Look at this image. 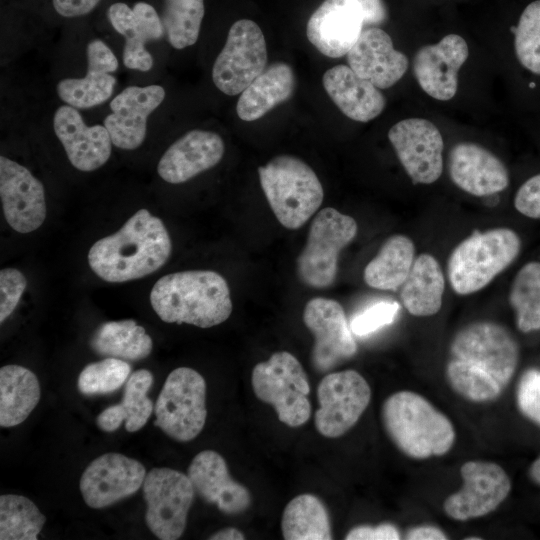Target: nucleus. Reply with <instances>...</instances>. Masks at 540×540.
Returning <instances> with one entry per match:
<instances>
[{"instance_id": "1", "label": "nucleus", "mask_w": 540, "mask_h": 540, "mask_svg": "<svg viewBox=\"0 0 540 540\" xmlns=\"http://www.w3.org/2000/svg\"><path fill=\"white\" fill-rule=\"evenodd\" d=\"M519 360L515 338L492 321L472 322L454 335L445 375L462 398L486 403L496 400L512 379Z\"/></svg>"}, {"instance_id": "2", "label": "nucleus", "mask_w": 540, "mask_h": 540, "mask_svg": "<svg viewBox=\"0 0 540 540\" xmlns=\"http://www.w3.org/2000/svg\"><path fill=\"white\" fill-rule=\"evenodd\" d=\"M171 251L170 235L162 220L140 209L117 232L91 246L88 263L102 280L122 283L157 271Z\"/></svg>"}, {"instance_id": "3", "label": "nucleus", "mask_w": 540, "mask_h": 540, "mask_svg": "<svg viewBox=\"0 0 540 540\" xmlns=\"http://www.w3.org/2000/svg\"><path fill=\"white\" fill-rule=\"evenodd\" d=\"M150 303L162 321L200 328L223 323L233 308L227 281L210 270H188L161 277L150 292Z\"/></svg>"}, {"instance_id": "4", "label": "nucleus", "mask_w": 540, "mask_h": 540, "mask_svg": "<svg viewBox=\"0 0 540 540\" xmlns=\"http://www.w3.org/2000/svg\"><path fill=\"white\" fill-rule=\"evenodd\" d=\"M381 419L392 443L413 459L443 456L455 443L456 433L449 418L413 391L390 395L382 405Z\"/></svg>"}, {"instance_id": "5", "label": "nucleus", "mask_w": 540, "mask_h": 540, "mask_svg": "<svg viewBox=\"0 0 540 540\" xmlns=\"http://www.w3.org/2000/svg\"><path fill=\"white\" fill-rule=\"evenodd\" d=\"M260 185L275 217L287 229L303 226L324 199L323 186L303 160L279 155L258 168Z\"/></svg>"}, {"instance_id": "6", "label": "nucleus", "mask_w": 540, "mask_h": 540, "mask_svg": "<svg viewBox=\"0 0 540 540\" xmlns=\"http://www.w3.org/2000/svg\"><path fill=\"white\" fill-rule=\"evenodd\" d=\"M521 241L509 228L474 232L462 240L448 260V278L459 295L473 294L486 287L516 259Z\"/></svg>"}, {"instance_id": "7", "label": "nucleus", "mask_w": 540, "mask_h": 540, "mask_svg": "<svg viewBox=\"0 0 540 540\" xmlns=\"http://www.w3.org/2000/svg\"><path fill=\"white\" fill-rule=\"evenodd\" d=\"M251 384L255 396L271 405L283 424L295 428L309 420L310 383L303 366L290 352H275L268 360L257 363Z\"/></svg>"}, {"instance_id": "8", "label": "nucleus", "mask_w": 540, "mask_h": 540, "mask_svg": "<svg viewBox=\"0 0 540 540\" xmlns=\"http://www.w3.org/2000/svg\"><path fill=\"white\" fill-rule=\"evenodd\" d=\"M357 231V222L351 216L332 207L319 211L296 261L300 280L316 289L330 287L336 279L339 254L352 242Z\"/></svg>"}, {"instance_id": "9", "label": "nucleus", "mask_w": 540, "mask_h": 540, "mask_svg": "<svg viewBox=\"0 0 540 540\" xmlns=\"http://www.w3.org/2000/svg\"><path fill=\"white\" fill-rule=\"evenodd\" d=\"M154 413V425L170 438L179 442L196 438L207 417L203 376L189 367L174 369L159 393Z\"/></svg>"}, {"instance_id": "10", "label": "nucleus", "mask_w": 540, "mask_h": 540, "mask_svg": "<svg viewBox=\"0 0 540 540\" xmlns=\"http://www.w3.org/2000/svg\"><path fill=\"white\" fill-rule=\"evenodd\" d=\"M142 489L148 529L161 540L179 539L195 496L188 475L171 468H153L147 472Z\"/></svg>"}, {"instance_id": "11", "label": "nucleus", "mask_w": 540, "mask_h": 540, "mask_svg": "<svg viewBox=\"0 0 540 540\" xmlns=\"http://www.w3.org/2000/svg\"><path fill=\"white\" fill-rule=\"evenodd\" d=\"M266 40L261 28L252 20L233 23L224 47L212 67V80L222 93L234 96L253 82L266 68Z\"/></svg>"}, {"instance_id": "12", "label": "nucleus", "mask_w": 540, "mask_h": 540, "mask_svg": "<svg viewBox=\"0 0 540 540\" xmlns=\"http://www.w3.org/2000/svg\"><path fill=\"white\" fill-rule=\"evenodd\" d=\"M317 398L316 430L326 438H338L348 432L367 409L371 388L355 370L332 372L320 381Z\"/></svg>"}, {"instance_id": "13", "label": "nucleus", "mask_w": 540, "mask_h": 540, "mask_svg": "<svg viewBox=\"0 0 540 540\" xmlns=\"http://www.w3.org/2000/svg\"><path fill=\"white\" fill-rule=\"evenodd\" d=\"M303 322L313 334L311 363L319 373H327L357 353L345 311L334 299L316 297L307 302Z\"/></svg>"}, {"instance_id": "14", "label": "nucleus", "mask_w": 540, "mask_h": 540, "mask_svg": "<svg viewBox=\"0 0 540 540\" xmlns=\"http://www.w3.org/2000/svg\"><path fill=\"white\" fill-rule=\"evenodd\" d=\"M463 485L444 503L445 514L456 521L480 518L495 511L508 497L511 480L497 463L483 460L465 462L460 468Z\"/></svg>"}, {"instance_id": "15", "label": "nucleus", "mask_w": 540, "mask_h": 540, "mask_svg": "<svg viewBox=\"0 0 540 540\" xmlns=\"http://www.w3.org/2000/svg\"><path fill=\"white\" fill-rule=\"evenodd\" d=\"M388 138L414 184H431L443 172L444 142L429 120L407 118L394 124Z\"/></svg>"}, {"instance_id": "16", "label": "nucleus", "mask_w": 540, "mask_h": 540, "mask_svg": "<svg viewBox=\"0 0 540 540\" xmlns=\"http://www.w3.org/2000/svg\"><path fill=\"white\" fill-rule=\"evenodd\" d=\"M146 474L139 461L119 453H106L86 467L79 487L85 503L101 509L137 492Z\"/></svg>"}, {"instance_id": "17", "label": "nucleus", "mask_w": 540, "mask_h": 540, "mask_svg": "<svg viewBox=\"0 0 540 540\" xmlns=\"http://www.w3.org/2000/svg\"><path fill=\"white\" fill-rule=\"evenodd\" d=\"M0 198L4 217L19 233L37 230L46 218V198L42 182L25 166L0 157Z\"/></svg>"}, {"instance_id": "18", "label": "nucleus", "mask_w": 540, "mask_h": 540, "mask_svg": "<svg viewBox=\"0 0 540 540\" xmlns=\"http://www.w3.org/2000/svg\"><path fill=\"white\" fill-rule=\"evenodd\" d=\"M161 85H132L123 89L110 102L111 113L103 121L112 143L119 149L135 150L147 134V120L165 99Z\"/></svg>"}, {"instance_id": "19", "label": "nucleus", "mask_w": 540, "mask_h": 540, "mask_svg": "<svg viewBox=\"0 0 540 540\" xmlns=\"http://www.w3.org/2000/svg\"><path fill=\"white\" fill-rule=\"evenodd\" d=\"M364 24L357 0H325L308 19L306 34L321 54L340 58L354 46Z\"/></svg>"}, {"instance_id": "20", "label": "nucleus", "mask_w": 540, "mask_h": 540, "mask_svg": "<svg viewBox=\"0 0 540 540\" xmlns=\"http://www.w3.org/2000/svg\"><path fill=\"white\" fill-rule=\"evenodd\" d=\"M468 55L465 39L457 34L446 35L436 44L421 47L413 60L419 86L436 100H450L457 92L458 71Z\"/></svg>"}, {"instance_id": "21", "label": "nucleus", "mask_w": 540, "mask_h": 540, "mask_svg": "<svg viewBox=\"0 0 540 540\" xmlns=\"http://www.w3.org/2000/svg\"><path fill=\"white\" fill-rule=\"evenodd\" d=\"M53 129L76 169L91 172L109 160L113 143L108 130L100 124L88 126L77 108L68 104L58 107Z\"/></svg>"}, {"instance_id": "22", "label": "nucleus", "mask_w": 540, "mask_h": 540, "mask_svg": "<svg viewBox=\"0 0 540 540\" xmlns=\"http://www.w3.org/2000/svg\"><path fill=\"white\" fill-rule=\"evenodd\" d=\"M187 475L195 494L224 514H241L251 506V493L230 476L225 459L216 451L199 452L192 459Z\"/></svg>"}, {"instance_id": "23", "label": "nucleus", "mask_w": 540, "mask_h": 540, "mask_svg": "<svg viewBox=\"0 0 540 540\" xmlns=\"http://www.w3.org/2000/svg\"><path fill=\"white\" fill-rule=\"evenodd\" d=\"M225 152L220 135L194 129L173 142L157 164L159 176L167 183H184L216 166Z\"/></svg>"}, {"instance_id": "24", "label": "nucleus", "mask_w": 540, "mask_h": 540, "mask_svg": "<svg viewBox=\"0 0 540 540\" xmlns=\"http://www.w3.org/2000/svg\"><path fill=\"white\" fill-rule=\"evenodd\" d=\"M87 72L83 78H64L57 83L58 97L77 109H89L106 102L113 94L118 59L108 45L100 39L90 41L86 47Z\"/></svg>"}, {"instance_id": "25", "label": "nucleus", "mask_w": 540, "mask_h": 540, "mask_svg": "<svg viewBox=\"0 0 540 540\" xmlns=\"http://www.w3.org/2000/svg\"><path fill=\"white\" fill-rule=\"evenodd\" d=\"M348 66L379 89L396 84L408 68V59L396 50L390 35L378 27L362 31L347 53Z\"/></svg>"}, {"instance_id": "26", "label": "nucleus", "mask_w": 540, "mask_h": 540, "mask_svg": "<svg viewBox=\"0 0 540 540\" xmlns=\"http://www.w3.org/2000/svg\"><path fill=\"white\" fill-rule=\"evenodd\" d=\"M448 167L453 183L474 196L501 192L509 184V173L503 162L476 143L456 144L449 153Z\"/></svg>"}, {"instance_id": "27", "label": "nucleus", "mask_w": 540, "mask_h": 540, "mask_svg": "<svg viewBox=\"0 0 540 540\" xmlns=\"http://www.w3.org/2000/svg\"><path fill=\"white\" fill-rule=\"evenodd\" d=\"M325 91L340 111L358 122H369L384 110L386 99L380 89L357 75L348 65L328 69L322 78Z\"/></svg>"}, {"instance_id": "28", "label": "nucleus", "mask_w": 540, "mask_h": 540, "mask_svg": "<svg viewBox=\"0 0 540 540\" xmlns=\"http://www.w3.org/2000/svg\"><path fill=\"white\" fill-rule=\"evenodd\" d=\"M294 89L292 68L285 62H275L242 91L236 105L237 115L243 121H255L287 101Z\"/></svg>"}, {"instance_id": "29", "label": "nucleus", "mask_w": 540, "mask_h": 540, "mask_svg": "<svg viewBox=\"0 0 540 540\" xmlns=\"http://www.w3.org/2000/svg\"><path fill=\"white\" fill-rule=\"evenodd\" d=\"M444 290L445 278L438 261L423 253L415 258L401 286L400 298L411 315L428 317L440 310Z\"/></svg>"}, {"instance_id": "30", "label": "nucleus", "mask_w": 540, "mask_h": 540, "mask_svg": "<svg viewBox=\"0 0 540 540\" xmlns=\"http://www.w3.org/2000/svg\"><path fill=\"white\" fill-rule=\"evenodd\" d=\"M153 380L149 370L133 372L126 381L122 402L104 409L97 416V426L105 432L117 430L123 422L128 432H136L144 427L155 406L147 396Z\"/></svg>"}, {"instance_id": "31", "label": "nucleus", "mask_w": 540, "mask_h": 540, "mask_svg": "<svg viewBox=\"0 0 540 540\" xmlns=\"http://www.w3.org/2000/svg\"><path fill=\"white\" fill-rule=\"evenodd\" d=\"M41 396L36 375L20 365L0 369V426L13 427L24 422Z\"/></svg>"}, {"instance_id": "32", "label": "nucleus", "mask_w": 540, "mask_h": 540, "mask_svg": "<svg viewBox=\"0 0 540 540\" xmlns=\"http://www.w3.org/2000/svg\"><path fill=\"white\" fill-rule=\"evenodd\" d=\"M414 260L413 241L405 235H393L366 265L364 281L375 289L395 291L405 282Z\"/></svg>"}, {"instance_id": "33", "label": "nucleus", "mask_w": 540, "mask_h": 540, "mask_svg": "<svg viewBox=\"0 0 540 540\" xmlns=\"http://www.w3.org/2000/svg\"><path fill=\"white\" fill-rule=\"evenodd\" d=\"M90 347L100 356L138 361L148 357L153 341L134 320L108 321L97 327Z\"/></svg>"}, {"instance_id": "34", "label": "nucleus", "mask_w": 540, "mask_h": 540, "mask_svg": "<svg viewBox=\"0 0 540 540\" xmlns=\"http://www.w3.org/2000/svg\"><path fill=\"white\" fill-rule=\"evenodd\" d=\"M286 540H330L331 524L323 502L313 494H300L288 502L281 519Z\"/></svg>"}, {"instance_id": "35", "label": "nucleus", "mask_w": 540, "mask_h": 540, "mask_svg": "<svg viewBox=\"0 0 540 540\" xmlns=\"http://www.w3.org/2000/svg\"><path fill=\"white\" fill-rule=\"evenodd\" d=\"M46 517L36 504L25 496H0V539L36 540Z\"/></svg>"}, {"instance_id": "36", "label": "nucleus", "mask_w": 540, "mask_h": 540, "mask_svg": "<svg viewBox=\"0 0 540 540\" xmlns=\"http://www.w3.org/2000/svg\"><path fill=\"white\" fill-rule=\"evenodd\" d=\"M509 302L520 331L527 333L540 329V262H529L517 272Z\"/></svg>"}, {"instance_id": "37", "label": "nucleus", "mask_w": 540, "mask_h": 540, "mask_svg": "<svg viewBox=\"0 0 540 540\" xmlns=\"http://www.w3.org/2000/svg\"><path fill=\"white\" fill-rule=\"evenodd\" d=\"M204 14L203 0H164L161 19L169 44L178 50L195 44Z\"/></svg>"}, {"instance_id": "38", "label": "nucleus", "mask_w": 540, "mask_h": 540, "mask_svg": "<svg viewBox=\"0 0 540 540\" xmlns=\"http://www.w3.org/2000/svg\"><path fill=\"white\" fill-rule=\"evenodd\" d=\"M131 366L125 360L107 357L86 365L77 380L84 395H101L119 389L129 378Z\"/></svg>"}, {"instance_id": "39", "label": "nucleus", "mask_w": 540, "mask_h": 540, "mask_svg": "<svg viewBox=\"0 0 540 540\" xmlns=\"http://www.w3.org/2000/svg\"><path fill=\"white\" fill-rule=\"evenodd\" d=\"M514 48L520 64L540 75V0L523 10L515 29Z\"/></svg>"}, {"instance_id": "40", "label": "nucleus", "mask_w": 540, "mask_h": 540, "mask_svg": "<svg viewBox=\"0 0 540 540\" xmlns=\"http://www.w3.org/2000/svg\"><path fill=\"white\" fill-rule=\"evenodd\" d=\"M400 305L393 300H380L355 313L349 321L352 333L359 337L368 336L393 323Z\"/></svg>"}, {"instance_id": "41", "label": "nucleus", "mask_w": 540, "mask_h": 540, "mask_svg": "<svg viewBox=\"0 0 540 540\" xmlns=\"http://www.w3.org/2000/svg\"><path fill=\"white\" fill-rule=\"evenodd\" d=\"M27 286L25 275L15 268L0 271V322L3 323L17 307Z\"/></svg>"}, {"instance_id": "42", "label": "nucleus", "mask_w": 540, "mask_h": 540, "mask_svg": "<svg viewBox=\"0 0 540 540\" xmlns=\"http://www.w3.org/2000/svg\"><path fill=\"white\" fill-rule=\"evenodd\" d=\"M517 404L527 418L540 425V371H526L518 384Z\"/></svg>"}, {"instance_id": "43", "label": "nucleus", "mask_w": 540, "mask_h": 540, "mask_svg": "<svg viewBox=\"0 0 540 540\" xmlns=\"http://www.w3.org/2000/svg\"><path fill=\"white\" fill-rule=\"evenodd\" d=\"M107 16L114 30L125 38V44L145 45L138 35L134 11L126 3H113L107 10Z\"/></svg>"}, {"instance_id": "44", "label": "nucleus", "mask_w": 540, "mask_h": 540, "mask_svg": "<svg viewBox=\"0 0 540 540\" xmlns=\"http://www.w3.org/2000/svg\"><path fill=\"white\" fill-rule=\"evenodd\" d=\"M132 9L137 20L138 35L144 42L163 37L165 31L162 19L152 5L140 1L135 3Z\"/></svg>"}, {"instance_id": "45", "label": "nucleus", "mask_w": 540, "mask_h": 540, "mask_svg": "<svg viewBox=\"0 0 540 540\" xmlns=\"http://www.w3.org/2000/svg\"><path fill=\"white\" fill-rule=\"evenodd\" d=\"M514 206L522 215L540 219V173L519 187L514 198Z\"/></svg>"}, {"instance_id": "46", "label": "nucleus", "mask_w": 540, "mask_h": 540, "mask_svg": "<svg viewBox=\"0 0 540 540\" xmlns=\"http://www.w3.org/2000/svg\"><path fill=\"white\" fill-rule=\"evenodd\" d=\"M346 540H398L401 534L391 523H381L376 526L359 525L352 528L345 536Z\"/></svg>"}, {"instance_id": "47", "label": "nucleus", "mask_w": 540, "mask_h": 540, "mask_svg": "<svg viewBox=\"0 0 540 540\" xmlns=\"http://www.w3.org/2000/svg\"><path fill=\"white\" fill-rule=\"evenodd\" d=\"M101 0H52L55 11L66 18L84 16L99 4Z\"/></svg>"}, {"instance_id": "48", "label": "nucleus", "mask_w": 540, "mask_h": 540, "mask_svg": "<svg viewBox=\"0 0 540 540\" xmlns=\"http://www.w3.org/2000/svg\"><path fill=\"white\" fill-rule=\"evenodd\" d=\"M361 5L365 24L379 25L387 19V9L383 0H357Z\"/></svg>"}, {"instance_id": "49", "label": "nucleus", "mask_w": 540, "mask_h": 540, "mask_svg": "<svg viewBox=\"0 0 540 540\" xmlns=\"http://www.w3.org/2000/svg\"><path fill=\"white\" fill-rule=\"evenodd\" d=\"M408 540H445L447 535L438 527L432 525H420L411 528L406 533Z\"/></svg>"}, {"instance_id": "50", "label": "nucleus", "mask_w": 540, "mask_h": 540, "mask_svg": "<svg viewBox=\"0 0 540 540\" xmlns=\"http://www.w3.org/2000/svg\"><path fill=\"white\" fill-rule=\"evenodd\" d=\"M210 540H244L245 535L237 528L227 527L212 534Z\"/></svg>"}, {"instance_id": "51", "label": "nucleus", "mask_w": 540, "mask_h": 540, "mask_svg": "<svg viewBox=\"0 0 540 540\" xmlns=\"http://www.w3.org/2000/svg\"><path fill=\"white\" fill-rule=\"evenodd\" d=\"M529 475L535 483L540 485V456L530 466Z\"/></svg>"}, {"instance_id": "52", "label": "nucleus", "mask_w": 540, "mask_h": 540, "mask_svg": "<svg viewBox=\"0 0 540 540\" xmlns=\"http://www.w3.org/2000/svg\"><path fill=\"white\" fill-rule=\"evenodd\" d=\"M126 46H143V45H126Z\"/></svg>"}]
</instances>
